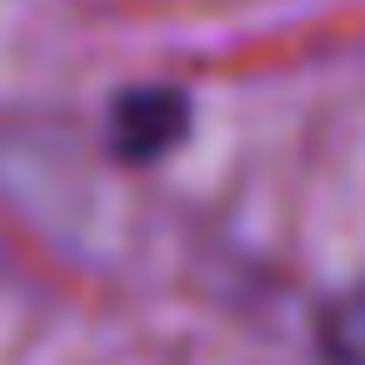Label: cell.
I'll use <instances>...</instances> for the list:
<instances>
[{
    "label": "cell",
    "instance_id": "obj_1",
    "mask_svg": "<svg viewBox=\"0 0 365 365\" xmlns=\"http://www.w3.org/2000/svg\"><path fill=\"white\" fill-rule=\"evenodd\" d=\"M182 129H190V102H182L176 88H135V95H122V102H115V149L129 163L176 149Z\"/></svg>",
    "mask_w": 365,
    "mask_h": 365
},
{
    "label": "cell",
    "instance_id": "obj_2",
    "mask_svg": "<svg viewBox=\"0 0 365 365\" xmlns=\"http://www.w3.org/2000/svg\"><path fill=\"white\" fill-rule=\"evenodd\" d=\"M318 352L325 365H365V291H339L318 312Z\"/></svg>",
    "mask_w": 365,
    "mask_h": 365
}]
</instances>
